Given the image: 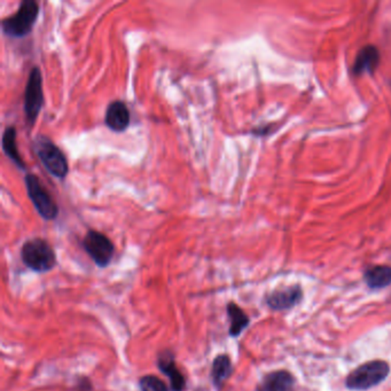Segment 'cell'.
Instances as JSON below:
<instances>
[{"label": "cell", "mask_w": 391, "mask_h": 391, "mask_svg": "<svg viewBox=\"0 0 391 391\" xmlns=\"http://www.w3.org/2000/svg\"><path fill=\"white\" fill-rule=\"evenodd\" d=\"M40 3L35 0H24L13 15L1 20L3 35L10 38H24L28 36L40 15Z\"/></svg>", "instance_id": "obj_1"}, {"label": "cell", "mask_w": 391, "mask_h": 391, "mask_svg": "<svg viewBox=\"0 0 391 391\" xmlns=\"http://www.w3.org/2000/svg\"><path fill=\"white\" fill-rule=\"evenodd\" d=\"M21 260L28 269L37 273L49 272L56 265V251L42 238H33L21 248Z\"/></svg>", "instance_id": "obj_2"}, {"label": "cell", "mask_w": 391, "mask_h": 391, "mask_svg": "<svg viewBox=\"0 0 391 391\" xmlns=\"http://www.w3.org/2000/svg\"><path fill=\"white\" fill-rule=\"evenodd\" d=\"M33 149L36 151L37 156L43 163L53 177L58 179H65L69 172L68 160L61 148L44 135H38L33 139Z\"/></svg>", "instance_id": "obj_3"}, {"label": "cell", "mask_w": 391, "mask_h": 391, "mask_svg": "<svg viewBox=\"0 0 391 391\" xmlns=\"http://www.w3.org/2000/svg\"><path fill=\"white\" fill-rule=\"evenodd\" d=\"M390 367L383 360H373L356 368L347 378V387L352 390H367L381 383L389 375Z\"/></svg>", "instance_id": "obj_4"}, {"label": "cell", "mask_w": 391, "mask_h": 391, "mask_svg": "<svg viewBox=\"0 0 391 391\" xmlns=\"http://www.w3.org/2000/svg\"><path fill=\"white\" fill-rule=\"evenodd\" d=\"M44 106L43 76L40 67H33L26 79L24 90V115L30 126L36 123Z\"/></svg>", "instance_id": "obj_5"}, {"label": "cell", "mask_w": 391, "mask_h": 391, "mask_svg": "<svg viewBox=\"0 0 391 391\" xmlns=\"http://www.w3.org/2000/svg\"><path fill=\"white\" fill-rule=\"evenodd\" d=\"M26 193L33 207L40 217L45 220H54L59 215V207L49 192L44 188L40 178L35 174H26L24 177Z\"/></svg>", "instance_id": "obj_6"}, {"label": "cell", "mask_w": 391, "mask_h": 391, "mask_svg": "<svg viewBox=\"0 0 391 391\" xmlns=\"http://www.w3.org/2000/svg\"><path fill=\"white\" fill-rule=\"evenodd\" d=\"M82 246L97 267L103 269L112 263L115 246L106 234L99 231L89 230L85 237L83 238Z\"/></svg>", "instance_id": "obj_7"}, {"label": "cell", "mask_w": 391, "mask_h": 391, "mask_svg": "<svg viewBox=\"0 0 391 391\" xmlns=\"http://www.w3.org/2000/svg\"><path fill=\"white\" fill-rule=\"evenodd\" d=\"M156 364L158 369L168 376L172 391H185L188 381L177 366L174 352L170 350H163L160 352L156 359Z\"/></svg>", "instance_id": "obj_8"}, {"label": "cell", "mask_w": 391, "mask_h": 391, "mask_svg": "<svg viewBox=\"0 0 391 391\" xmlns=\"http://www.w3.org/2000/svg\"><path fill=\"white\" fill-rule=\"evenodd\" d=\"M130 110L125 102L114 100L106 109L105 123L109 130L114 132H124L130 125Z\"/></svg>", "instance_id": "obj_9"}, {"label": "cell", "mask_w": 391, "mask_h": 391, "mask_svg": "<svg viewBox=\"0 0 391 391\" xmlns=\"http://www.w3.org/2000/svg\"><path fill=\"white\" fill-rule=\"evenodd\" d=\"M380 63V52L373 45L363 47L357 54L355 63H353V73L355 75H365V74L374 73Z\"/></svg>", "instance_id": "obj_10"}, {"label": "cell", "mask_w": 391, "mask_h": 391, "mask_svg": "<svg viewBox=\"0 0 391 391\" xmlns=\"http://www.w3.org/2000/svg\"><path fill=\"white\" fill-rule=\"evenodd\" d=\"M302 299V290L299 286L290 287L286 290H276L267 296V306L273 310L290 309Z\"/></svg>", "instance_id": "obj_11"}, {"label": "cell", "mask_w": 391, "mask_h": 391, "mask_svg": "<svg viewBox=\"0 0 391 391\" xmlns=\"http://www.w3.org/2000/svg\"><path fill=\"white\" fill-rule=\"evenodd\" d=\"M294 378L286 371H276L267 374L262 380L257 391H290L293 388Z\"/></svg>", "instance_id": "obj_12"}, {"label": "cell", "mask_w": 391, "mask_h": 391, "mask_svg": "<svg viewBox=\"0 0 391 391\" xmlns=\"http://www.w3.org/2000/svg\"><path fill=\"white\" fill-rule=\"evenodd\" d=\"M233 372L231 358L227 355H218L211 365V381L217 390L223 389L225 382Z\"/></svg>", "instance_id": "obj_13"}, {"label": "cell", "mask_w": 391, "mask_h": 391, "mask_svg": "<svg viewBox=\"0 0 391 391\" xmlns=\"http://www.w3.org/2000/svg\"><path fill=\"white\" fill-rule=\"evenodd\" d=\"M3 151L7 158L13 162L20 170L26 172V163L21 158L20 153L17 151V128L14 126H7L3 133Z\"/></svg>", "instance_id": "obj_14"}, {"label": "cell", "mask_w": 391, "mask_h": 391, "mask_svg": "<svg viewBox=\"0 0 391 391\" xmlns=\"http://www.w3.org/2000/svg\"><path fill=\"white\" fill-rule=\"evenodd\" d=\"M227 316L230 320V333L231 336L237 338L244 332V329L249 325V318L247 316L244 310L234 302H230L226 306Z\"/></svg>", "instance_id": "obj_15"}, {"label": "cell", "mask_w": 391, "mask_h": 391, "mask_svg": "<svg viewBox=\"0 0 391 391\" xmlns=\"http://www.w3.org/2000/svg\"><path fill=\"white\" fill-rule=\"evenodd\" d=\"M364 278L372 290L385 288L391 283V267L385 265L371 267L366 271Z\"/></svg>", "instance_id": "obj_16"}, {"label": "cell", "mask_w": 391, "mask_h": 391, "mask_svg": "<svg viewBox=\"0 0 391 391\" xmlns=\"http://www.w3.org/2000/svg\"><path fill=\"white\" fill-rule=\"evenodd\" d=\"M139 388L142 391H169L168 385L156 375H144L139 378Z\"/></svg>", "instance_id": "obj_17"}, {"label": "cell", "mask_w": 391, "mask_h": 391, "mask_svg": "<svg viewBox=\"0 0 391 391\" xmlns=\"http://www.w3.org/2000/svg\"><path fill=\"white\" fill-rule=\"evenodd\" d=\"M92 390V385L88 378H82L78 381V385L76 387V391H91Z\"/></svg>", "instance_id": "obj_18"}]
</instances>
